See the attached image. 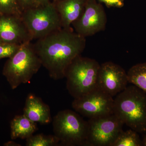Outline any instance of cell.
I'll use <instances>...</instances> for the list:
<instances>
[{
    "label": "cell",
    "instance_id": "1",
    "mask_svg": "<svg viewBox=\"0 0 146 146\" xmlns=\"http://www.w3.org/2000/svg\"><path fill=\"white\" fill-rule=\"evenodd\" d=\"M86 38L73 28H62L37 39L33 44L42 65L54 80L65 77L68 66L81 55L86 46Z\"/></svg>",
    "mask_w": 146,
    "mask_h": 146
},
{
    "label": "cell",
    "instance_id": "2",
    "mask_svg": "<svg viewBox=\"0 0 146 146\" xmlns=\"http://www.w3.org/2000/svg\"><path fill=\"white\" fill-rule=\"evenodd\" d=\"M113 113L138 133L146 130V94L134 85L127 86L114 99Z\"/></svg>",
    "mask_w": 146,
    "mask_h": 146
},
{
    "label": "cell",
    "instance_id": "3",
    "mask_svg": "<svg viewBox=\"0 0 146 146\" xmlns=\"http://www.w3.org/2000/svg\"><path fill=\"white\" fill-rule=\"evenodd\" d=\"M42 66L31 42L22 45L18 52L6 62L3 74L12 89L29 83Z\"/></svg>",
    "mask_w": 146,
    "mask_h": 146
},
{
    "label": "cell",
    "instance_id": "4",
    "mask_svg": "<svg viewBox=\"0 0 146 146\" xmlns=\"http://www.w3.org/2000/svg\"><path fill=\"white\" fill-rule=\"evenodd\" d=\"M100 64L92 58L77 56L65 72L66 87L70 95L78 98L97 87Z\"/></svg>",
    "mask_w": 146,
    "mask_h": 146
},
{
    "label": "cell",
    "instance_id": "5",
    "mask_svg": "<svg viewBox=\"0 0 146 146\" xmlns=\"http://www.w3.org/2000/svg\"><path fill=\"white\" fill-rule=\"evenodd\" d=\"M54 135L60 146H88V122L69 109L58 112L52 120Z\"/></svg>",
    "mask_w": 146,
    "mask_h": 146
},
{
    "label": "cell",
    "instance_id": "6",
    "mask_svg": "<svg viewBox=\"0 0 146 146\" xmlns=\"http://www.w3.org/2000/svg\"><path fill=\"white\" fill-rule=\"evenodd\" d=\"M21 18L33 40L43 38L62 28L60 15L53 1L25 9Z\"/></svg>",
    "mask_w": 146,
    "mask_h": 146
},
{
    "label": "cell",
    "instance_id": "7",
    "mask_svg": "<svg viewBox=\"0 0 146 146\" xmlns=\"http://www.w3.org/2000/svg\"><path fill=\"white\" fill-rule=\"evenodd\" d=\"M114 99L97 86L78 98L74 99L72 107L76 112L89 119L113 114Z\"/></svg>",
    "mask_w": 146,
    "mask_h": 146
},
{
    "label": "cell",
    "instance_id": "8",
    "mask_svg": "<svg viewBox=\"0 0 146 146\" xmlns=\"http://www.w3.org/2000/svg\"><path fill=\"white\" fill-rule=\"evenodd\" d=\"M88 122V146H111L124 125L114 113Z\"/></svg>",
    "mask_w": 146,
    "mask_h": 146
},
{
    "label": "cell",
    "instance_id": "9",
    "mask_svg": "<svg viewBox=\"0 0 146 146\" xmlns=\"http://www.w3.org/2000/svg\"><path fill=\"white\" fill-rule=\"evenodd\" d=\"M107 22L102 5L97 0H87L83 13L72 25L76 33L86 38L104 31Z\"/></svg>",
    "mask_w": 146,
    "mask_h": 146
},
{
    "label": "cell",
    "instance_id": "10",
    "mask_svg": "<svg viewBox=\"0 0 146 146\" xmlns=\"http://www.w3.org/2000/svg\"><path fill=\"white\" fill-rule=\"evenodd\" d=\"M127 73L119 65L108 61L100 65L97 86L112 97L127 86Z\"/></svg>",
    "mask_w": 146,
    "mask_h": 146
},
{
    "label": "cell",
    "instance_id": "11",
    "mask_svg": "<svg viewBox=\"0 0 146 146\" xmlns=\"http://www.w3.org/2000/svg\"><path fill=\"white\" fill-rule=\"evenodd\" d=\"M0 40L2 43L22 45L33 39L21 16H0Z\"/></svg>",
    "mask_w": 146,
    "mask_h": 146
},
{
    "label": "cell",
    "instance_id": "12",
    "mask_svg": "<svg viewBox=\"0 0 146 146\" xmlns=\"http://www.w3.org/2000/svg\"><path fill=\"white\" fill-rule=\"evenodd\" d=\"M23 115L32 121L42 124H48L52 121L49 106L34 94H29L27 97Z\"/></svg>",
    "mask_w": 146,
    "mask_h": 146
},
{
    "label": "cell",
    "instance_id": "13",
    "mask_svg": "<svg viewBox=\"0 0 146 146\" xmlns=\"http://www.w3.org/2000/svg\"><path fill=\"white\" fill-rule=\"evenodd\" d=\"M87 0H62L53 1L60 15L62 28L70 29L72 24L83 13Z\"/></svg>",
    "mask_w": 146,
    "mask_h": 146
},
{
    "label": "cell",
    "instance_id": "14",
    "mask_svg": "<svg viewBox=\"0 0 146 146\" xmlns=\"http://www.w3.org/2000/svg\"><path fill=\"white\" fill-rule=\"evenodd\" d=\"M11 137L12 140L17 138L26 139L37 130V124L23 115H17L11 122Z\"/></svg>",
    "mask_w": 146,
    "mask_h": 146
},
{
    "label": "cell",
    "instance_id": "15",
    "mask_svg": "<svg viewBox=\"0 0 146 146\" xmlns=\"http://www.w3.org/2000/svg\"><path fill=\"white\" fill-rule=\"evenodd\" d=\"M129 83L132 84L146 94V62L133 65L127 72Z\"/></svg>",
    "mask_w": 146,
    "mask_h": 146
},
{
    "label": "cell",
    "instance_id": "16",
    "mask_svg": "<svg viewBox=\"0 0 146 146\" xmlns=\"http://www.w3.org/2000/svg\"><path fill=\"white\" fill-rule=\"evenodd\" d=\"M142 139L133 129L121 131L111 146H142Z\"/></svg>",
    "mask_w": 146,
    "mask_h": 146
},
{
    "label": "cell",
    "instance_id": "17",
    "mask_svg": "<svg viewBox=\"0 0 146 146\" xmlns=\"http://www.w3.org/2000/svg\"><path fill=\"white\" fill-rule=\"evenodd\" d=\"M27 146H60L59 140L54 135H46L39 133L26 139Z\"/></svg>",
    "mask_w": 146,
    "mask_h": 146
},
{
    "label": "cell",
    "instance_id": "18",
    "mask_svg": "<svg viewBox=\"0 0 146 146\" xmlns=\"http://www.w3.org/2000/svg\"><path fill=\"white\" fill-rule=\"evenodd\" d=\"M17 0H0V16L14 15L22 16Z\"/></svg>",
    "mask_w": 146,
    "mask_h": 146
},
{
    "label": "cell",
    "instance_id": "19",
    "mask_svg": "<svg viewBox=\"0 0 146 146\" xmlns=\"http://www.w3.org/2000/svg\"><path fill=\"white\" fill-rule=\"evenodd\" d=\"M21 46L7 43L0 44V60L2 58L12 57L18 52Z\"/></svg>",
    "mask_w": 146,
    "mask_h": 146
},
{
    "label": "cell",
    "instance_id": "20",
    "mask_svg": "<svg viewBox=\"0 0 146 146\" xmlns=\"http://www.w3.org/2000/svg\"><path fill=\"white\" fill-rule=\"evenodd\" d=\"M100 3H104L108 7L121 8L124 5V0H97Z\"/></svg>",
    "mask_w": 146,
    "mask_h": 146
},
{
    "label": "cell",
    "instance_id": "21",
    "mask_svg": "<svg viewBox=\"0 0 146 146\" xmlns=\"http://www.w3.org/2000/svg\"><path fill=\"white\" fill-rule=\"evenodd\" d=\"M22 12L23 11L35 6V0H17Z\"/></svg>",
    "mask_w": 146,
    "mask_h": 146
},
{
    "label": "cell",
    "instance_id": "22",
    "mask_svg": "<svg viewBox=\"0 0 146 146\" xmlns=\"http://www.w3.org/2000/svg\"><path fill=\"white\" fill-rule=\"evenodd\" d=\"M51 2V0H35L34 6L45 5Z\"/></svg>",
    "mask_w": 146,
    "mask_h": 146
},
{
    "label": "cell",
    "instance_id": "23",
    "mask_svg": "<svg viewBox=\"0 0 146 146\" xmlns=\"http://www.w3.org/2000/svg\"><path fill=\"white\" fill-rule=\"evenodd\" d=\"M5 146H21V145L20 144L17 143L13 141H9L6 143L4 145Z\"/></svg>",
    "mask_w": 146,
    "mask_h": 146
},
{
    "label": "cell",
    "instance_id": "24",
    "mask_svg": "<svg viewBox=\"0 0 146 146\" xmlns=\"http://www.w3.org/2000/svg\"><path fill=\"white\" fill-rule=\"evenodd\" d=\"M142 133H143L142 139V146H146V130Z\"/></svg>",
    "mask_w": 146,
    "mask_h": 146
},
{
    "label": "cell",
    "instance_id": "25",
    "mask_svg": "<svg viewBox=\"0 0 146 146\" xmlns=\"http://www.w3.org/2000/svg\"><path fill=\"white\" fill-rule=\"evenodd\" d=\"M62 1V0H53V1Z\"/></svg>",
    "mask_w": 146,
    "mask_h": 146
},
{
    "label": "cell",
    "instance_id": "26",
    "mask_svg": "<svg viewBox=\"0 0 146 146\" xmlns=\"http://www.w3.org/2000/svg\"><path fill=\"white\" fill-rule=\"evenodd\" d=\"M1 43H2V42H1V40H0V44H1Z\"/></svg>",
    "mask_w": 146,
    "mask_h": 146
}]
</instances>
